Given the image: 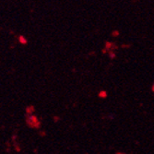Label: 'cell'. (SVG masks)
<instances>
[{
    "label": "cell",
    "instance_id": "cell-1",
    "mask_svg": "<svg viewBox=\"0 0 154 154\" xmlns=\"http://www.w3.org/2000/svg\"><path fill=\"white\" fill-rule=\"evenodd\" d=\"M152 91L154 92V84H153V87H152Z\"/></svg>",
    "mask_w": 154,
    "mask_h": 154
}]
</instances>
